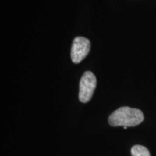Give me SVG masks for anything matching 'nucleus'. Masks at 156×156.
<instances>
[{"instance_id": "3", "label": "nucleus", "mask_w": 156, "mask_h": 156, "mask_svg": "<svg viewBox=\"0 0 156 156\" xmlns=\"http://www.w3.org/2000/svg\"><path fill=\"white\" fill-rule=\"evenodd\" d=\"M90 50V42L85 37H76L71 48V58L75 64H79L87 56Z\"/></svg>"}, {"instance_id": "2", "label": "nucleus", "mask_w": 156, "mask_h": 156, "mask_svg": "<svg viewBox=\"0 0 156 156\" xmlns=\"http://www.w3.org/2000/svg\"><path fill=\"white\" fill-rule=\"evenodd\" d=\"M97 80L92 72L87 71L82 76L80 81L79 100L85 103L90 101L96 87Z\"/></svg>"}, {"instance_id": "1", "label": "nucleus", "mask_w": 156, "mask_h": 156, "mask_svg": "<svg viewBox=\"0 0 156 156\" xmlns=\"http://www.w3.org/2000/svg\"><path fill=\"white\" fill-rule=\"evenodd\" d=\"M144 115L140 109L121 107L108 117V123L112 126H135L143 122Z\"/></svg>"}, {"instance_id": "4", "label": "nucleus", "mask_w": 156, "mask_h": 156, "mask_svg": "<svg viewBox=\"0 0 156 156\" xmlns=\"http://www.w3.org/2000/svg\"><path fill=\"white\" fill-rule=\"evenodd\" d=\"M132 156H151L149 151L147 147L142 145H134L131 149Z\"/></svg>"}]
</instances>
